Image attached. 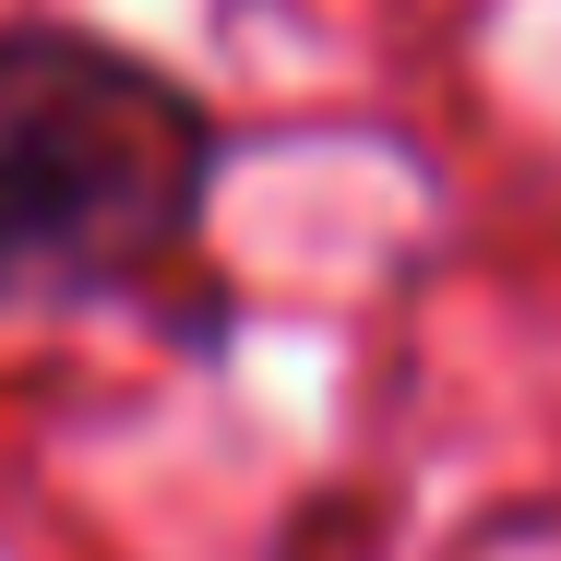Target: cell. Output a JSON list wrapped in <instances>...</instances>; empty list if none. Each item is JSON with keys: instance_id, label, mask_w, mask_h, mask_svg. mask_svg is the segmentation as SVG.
Here are the masks:
<instances>
[{"instance_id": "1", "label": "cell", "mask_w": 561, "mask_h": 561, "mask_svg": "<svg viewBox=\"0 0 561 561\" xmlns=\"http://www.w3.org/2000/svg\"><path fill=\"white\" fill-rule=\"evenodd\" d=\"M227 180L216 96L84 12H0V311L168 287Z\"/></svg>"}]
</instances>
